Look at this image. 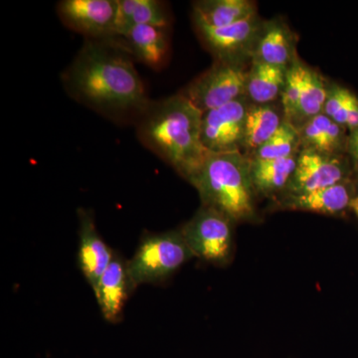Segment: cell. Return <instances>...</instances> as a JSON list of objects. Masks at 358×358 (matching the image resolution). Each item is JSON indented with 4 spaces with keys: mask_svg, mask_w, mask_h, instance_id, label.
<instances>
[{
    "mask_svg": "<svg viewBox=\"0 0 358 358\" xmlns=\"http://www.w3.org/2000/svg\"><path fill=\"white\" fill-rule=\"evenodd\" d=\"M136 289L128 260L115 252L109 267L93 289L103 319L110 324L121 322L127 301Z\"/></svg>",
    "mask_w": 358,
    "mask_h": 358,
    "instance_id": "4fadbf2b",
    "label": "cell"
},
{
    "mask_svg": "<svg viewBox=\"0 0 358 358\" xmlns=\"http://www.w3.org/2000/svg\"><path fill=\"white\" fill-rule=\"evenodd\" d=\"M138 25L167 27L169 15L164 3L157 0H138V4L131 20V28Z\"/></svg>",
    "mask_w": 358,
    "mask_h": 358,
    "instance_id": "d4e9b609",
    "label": "cell"
},
{
    "mask_svg": "<svg viewBox=\"0 0 358 358\" xmlns=\"http://www.w3.org/2000/svg\"><path fill=\"white\" fill-rule=\"evenodd\" d=\"M299 154L278 159L249 157L250 176L258 196L275 200L286 192L296 169Z\"/></svg>",
    "mask_w": 358,
    "mask_h": 358,
    "instance_id": "2e32d148",
    "label": "cell"
},
{
    "mask_svg": "<svg viewBox=\"0 0 358 358\" xmlns=\"http://www.w3.org/2000/svg\"><path fill=\"white\" fill-rule=\"evenodd\" d=\"M117 0H63L58 13L71 29L91 40L115 37V20Z\"/></svg>",
    "mask_w": 358,
    "mask_h": 358,
    "instance_id": "30bf717a",
    "label": "cell"
},
{
    "mask_svg": "<svg viewBox=\"0 0 358 358\" xmlns=\"http://www.w3.org/2000/svg\"><path fill=\"white\" fill-rule=\"evenodd\" d=\"M188 182L199 192L202 206L220 212L235 224L255 220L258 195L250 176L249 157L243 152H210Z\"/></svg>",
    "mask_w": 358,
    "mask_h": 358,
    "instance_id": "3957f363",
    "label": "cell"
},
{
    "mask_svg": "<svg viewBox=\"0 0 358 358\" xmlns=\"http://www.w3.org/2000/svg\"><path fill=\"white\" fill-rule=\"evenodd\" d=\"M234 228L235 223L227 216L201 205L193 217L179 229L194 258L223 268L234 259Z\"/></svg>",
    "mask_w": 358,
    "mask_h": 358,
    "instance_id": "5b68a950",
    "label": "cell"
},
{
    "mask_svg": "<svg viewBox=\"0 0 358 358\" xmlns=\"http://www.w3.org/2000/svg\"><path fill=\"white\" fill-rule=\"evenodd\" d=\"M350 209L355 212V215L358 217V194L355 196V199L352 200V205H350Z\"/></svg>",
    "mask_w": 358,
    "mask_h": 358,
    "instance_id": "83f0119b",
    "label": "cell"
},
{
    "mask_svg": "<svg viewBox=\"0 0 358 358\" xmlns=\"http://www.w3.org/2000/svg\"><path fill=\"white\" fill-rule=\"evenodd\" d=\"M358 147V129L350 133V141H348V148Z\"/></svg>",
    "mask_w": 358,
    "mask_h": 358,
    "instance_id": "4316f807",
    "label": "cell"
},
{
    "mask_svg": "<svg viewBox=\"0 0 358 358\" xmlns=\"http://www.w3.org/2000/svg\"><path fill=\"white\" fill-rule=\"evenodd\" d=\"M77 216L79 220L78 265L85 279L94 289L112 262L115 251L96 230L93 212L79 208Z\"/></svg>",
    "mask_w": 358,
    "mask_h": 358,
    "instance_id": "8fae6325",
    "label": "cell"
},
{
    "mask_svg": "<svg viewBox=\"0 0 358 358\" xmlns=\"http://www.w3.org/2000/svg\"><path fill=\"white\" fill-rule=\"evenodd\" d=\"M288 69L252 60L247 77V98L256 105L274 103L281 98Z\"/></svg>",
    "mask_w": 358,
    "mask_h": 358,
    "instance_id": "d6986e66",
    "label": "cell"
},
{
    "mask_svg": "<svg viewBox=\"0 0 358 358\" xmlns=\"http://www.w3.org/2000/svg\"><path fill=\"white\" fill-rule=\"evenodd\" d=\"M296 45L288 26L279 20L264 23L252 60L286 68L296 60Z\"/></svg>",
    "mask_w": 358,
    "mask_h": 358,
    "instance_id": "9a60e30c",
    "label": "cell"
},
{
    "mask_svg": "<svg viewBox=\"0 0 358 358\" xmlns=\"http://www.w3.org/2000/svg\"><path fill=\"white\" fill-rule=\"evenodd\" d=\"M358 194V181L355 178L329 187L300 195H282L273 200L286 210L313 212L322 215H339L350 208Z\"/></svg>",
    "mask_w": 358,
    "mask_h": 358,
    "instance_id": "7c38bea8",
    "label": "cell"
},
{
    "mask_svg": "<svg viewBox=\"0 0 358 358\" xmlns=\"http://www.w3.org/2000/svg\"><path fill=\"white\" fill-rule=\"evenodd\" d=\"M307 65L298 57L289 66L287 71L286 84L281 96L282 110L284 120L292 124L296 115L299 100H300L301 89H303V79H305Z\"/></svg>",
    "mask_w": 358,
    "mask_h": 358,
    "instance_id": "603a6c76",
    "label": "cell"
},
{
    "mask_svg": "<svg viewBox=\"0 0 358 358\" xmlns=\"http://www.w3.org/2000/svg\"><path fill=\"white\" fill-rule=\"evenodd\" d=\"M300 152L299 131L289 122L284 121L274 136L248 157L254 159H278L291 157Z\"/></svg>",
    "mask_w": 358,
    "mask_h": 358,
    "instance_id": "7402d4cb",
    "label": "cell"
},
{
    "mask_svg": "<svg viewBox=\"0 0 358 358\" xmlns=\"http://www.w3.org/2000/svg\"><path fill=\"white\" fill-rule=\"evenodd\" d=\"M298 131L301 150L326 155L348 154L350 131L324 114L313 117Z\"/></svg>",
    "mask_w": 358,
    "mask_h": 358,
    "instance_id": "5bb4252c",
    "label": "cell"
},
{
    "mask_svg": "<svg viewBox=\"0 0 358 358\" xmlns=\"http://www.w3.org/2000/svg\"><path fill=\"white\" fill-rule=\"evenodd\" d=\"M348 154L352 160L353 173L355 178L358 181V147L348 148Z\"/></svg>",
    "mask_w": 358,
    "mask_h": 358,
    "instance_id": "484cf974",
    "label": "cell"
},
{
    "mask_svg": "<svg viewBox=\"0 0 358 358\" xmlns=\"http://www.w3.org/2000/svg\"><path fill=\"white\" fill-rule=\"evenodd\" d=\"M256 4L249 0H202L193 4L195 24L219 28L256 15Z\"/></svg>",
    "mask_w": 358,
    "mask_h": 358,
    "instance_id": "ac0fdd59",
    "label": "cell"
},
{
    "mask_svg": "<svg viewBox=\"0 0 358 358\" xmlns=\"http://www.w3.org/2000/svg\"><path fill=\"white\" fill-rule=\"evenodd\" d=\"M329 86L319 72L307 66L296 115L291 124L296 131L313 117L324 114Z\"/></svg>",
    "mask_w": 358,
    "mask_h": 358,
    "instance_id": "44dd1931",
    "label": "cell"
},
{
    "mask_svg": "<svg viewBox=\"0 0 358 358\" xmlns=\"http://www.w3.org/2000/svg\"><path fill=\"white\" fill-rule=\"evenodd\" d=\"M353 96L355 94L345 87L329 84L324 114L345 128L348 108Z\"/></svg>",
    "mask_w": 358,
    "mask_h": 358,
    "instance_id": "cb8c5ba5",
    "label": "cell"
},
{
    "mask_svg": "<svg viewBox=\"0 0 358 358\" xmlns=\"http://www.w3.org/2000/svg\"><path fill=\"white\" fill-rule=\"evenodd\" d=\"M203 113L182 94L150 103L138 122V138L189 181L210 152L201 138Z\"/></svg>",
    "mask_w": 358,
    "mask_h": 358,
    "instance_id": "7a4b0ae2",
    "label": "cell"
},
{
    "mask_svg": "<svg viewBox=\"0 0 358 358\" xmlns=\"http://www.w3.org/2000/svg\"><path fill=\"white\" fill-rule=\"evenodd\" d=\"M122 39L126 50L143 64L157 69L166 61L169 52L166 27L134 26Z\"/></svg>",
    "mask_w": 358,
    "mask_h": 358,
    "instance_id": "e0dca14e",
    "label": "cell"
},
{
    "mask_svg": "<svg viewBox=\"0 0 358 358\" xmlns=\"http://www.w3.org/2000/svg\"><path fill=\"white\" fill-rule=\"evenodd\" d=\"M264 23L258 15L224 27L195 24L202 43L216 60L242 65L244 57H253Z\"/></svg>",
    "mask_w": 358,
    "mask_h": 358,
    "instance_id": "ba28073f",
    "label": "cell"
},
{
    "mask_svg": "<svg viewBox=\"0 0 358 358\" xmlns=\"http://www.w3.org/2000/svg\"><path fill=\"white\" fill-rule=\"evenodd\" d=\"M121 41L87 40L63 75L77 101L113 119H140L150 107L145 85Z\"/></svg>",
    "mask_w": 358,
    "mask_h": 358,
    "instance_id": "6da1fadb",
    "label": "cell"
},
{
    "mask_svg": "<svg viewBox=\"0 0 358 358\" xmlns=\"http://www.w3.org/2000/svg\"><path fill=\"white\" fill-rule=\"evenodd\" d=\"M282 112L270 105L250 103L245 117L244 148L253 154L266 141L270 140L284 122Z\"/></svg>",
    "mask_w": 358,
    "mask_h": 358,
    "instance_id": "ffe728a7",
    "label": "cell"
},
{
    "mask_svg": "<svg viewBox=\"0 0 358 358\" xmlns=\"http://www.w3.org/2000/svg\"><path fill=\"white\" fill-rule=\"evenodd\" d=\"M248 100L247 96H243L218 109L203 113L201 138L209 152H242Z\"/></svg>",
    "mask_w": 358,
    "mask_h": 358,
    "instance_id": "9c48e42d",
    "label": "cell"
},
{
    "mask_svg": "<svg viewBox=\"0 0 358 358\" xmlns=\"http://www.w3.org/2000/svg\"><path fill=\"white\" fill-rule=\"evenodd\" d=\"M353 178L355 173L348 154L326 155L301 150L293 176L281 196L315 192Z\"/></svg>",
    "mask_w": 358,
    "mask_h": 358,
    "instance_id": "52a82bcc",
    "label": "cell"
},
{
    "mask_svg": "<svg viewBox=\"0 0 358 358\" xmlns=\"http://www.w3.org/2000/svg\"><path fill=\"white\" fill-rule=\"evenodd\" d=\"M247 77L248 71L243 65L216 60L180 93L206 113L246 96Z\"/></svg>",
    "mask_w": 358,
    "mask_h": 358,
    "instance_id": "8992f818",
    "label": "cell"
},
{
    "mask_svg": "<svg viewBox=\"0 0 358 358\" xmlns=\"http://www.w3.org/2000/svg\"><path fill=\"white\" fill-rule=\"evenodd\" d=\"M194 258L180 229L145 232L133 258L128 261L129 274L136 287L166 282Z\"/></svg>",
    "mask_w": 358,
    "mask_h": 358,
    "instance_id": "277c9868",
    "label": "cell"
}]
</instances>
